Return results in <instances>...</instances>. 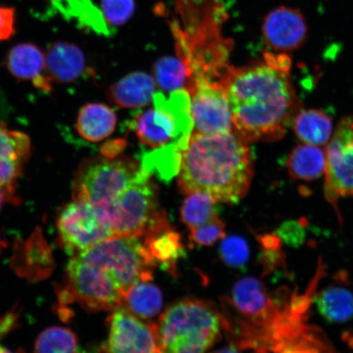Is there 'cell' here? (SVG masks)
I'll return each instance as SVG.
<instances>
[{
  "label": "cell",
  "mask_w": 353,
  "mask_h": 353,
  "mask_svg": "<svg viewBox=\"0 0 353 353\" xmlns=\"http://www.w3.org/2000/svg\"><path fill=\"white\" fill-rule=\"evenodd\" d=\"M162 352H204L219 341L223 315L208 302L184 299L168 307L159 320Z\"/></svg>",
  "instance_id": "4"
},
{
  "label": "cell",
  "mask_w": 353,
  "mask_h": 353,
  "mask_svg": "<svg viewBox=\"0 0 353 353\" xmlns=\"http://www.w3.org/2000/svg\"><path fill=\"white\" fill-rule=\"evenodd\" d=\"M216 204L217 202L206 194H188L181 210V218L189 229L201 226L218 216Z\"/></svg>",
  "instance_id": "26"
},
{
  "label": "cell",
  "mask_w": 353,
  "mask_h": 353,
  "mask_svg": "<svg viewBox=\"0 0 353 353\" xmlns=\"http://www.w3.org/2000/svg\"><path fill=\"white\" fill-rule=\"evenodd\" d=\"M325 195L331 204L353 196V117L341 119L325 151Z\"/></svg>",
  "instance_id": "11"
},
{
  "label": "cell",
  "mask_w": 353,
  "mask_h": 353,
  "mask_svg": "<svg viewBox=\"0 0 353 353\" xmlns=\"http://www.w3.org/2000/svg\"><path fill=\"white\" fill-rule=\"evenodd\" d=\"M6 61L13 77L19 81H32L39 90H52V81L46 72V54L35 44H17L8 51Z\"/></svg>",
  "instance_id": "15"
},
{
  "label": "cell",
  "mask_w": 353,
  "mask_h": 353,
  "mask_svg": "<svg viewBox=\"0 0 353 353\" xmlns=\"http://www.w3.org/2000/svg\"><path fill=\"white\" fill-rule=\"evenodd\" d=\"M225 237V224L218 216L205 224L190 229V240L197 245L210 246Z\"/></svg>",
  "instance_id": "30"
},
{
  "label": "cell",
  "mask_w": 353,
  "mask_h": 353,
  "mask_svg": "<svg viewBox=\"0 0 353 353\" xmlns=\"http://www.w3.org/2000/svg\"><path fill=\"white\" fill-rule=\"evenodd\" d=\"M290 59L268 54L263 63L228 68L220 82L230 104L234 132L250 143L276 142L300 110Z\"/></svg>",
  "instance_id": "1"
},
{
  "label": "cell",
  "mask_w": 353,
  "mask_h": 353,
  "mask_svg": "<svg viewBox=\"0 0 353 353\" xmlns=\"http://www.w3.org/2000/svg\"><path fill=\"white\" fill-rule=\"evenodd\" d=\"M78 339L72 330L64 327H50L39 335L34 343L37 352H77Z\"/></svg>",
  "instance_id": "27"
},
{
  "label": "cell",
  "mask_w": 353,
  "mask_h": 353,
  "mask_svg": "<svg viewBox=\"0 0 353 353\" xmlns=\"http://www.w3.org/2000/svg\"><path fill=\"white\" fill-rule=\"evenodd\" d=\"M142 319L158 314L162 307V294L151 281H140L130 290L123 306Z\"/></svg>",
  "instance_id": "23"
},
{
  "label": "cell",
  "mask_w": 353,
  "mask_h": 353,
  "mask_svg": "<svg viewBox=\"0 0 353 353\" xmlns=\"http://www.w3.org/2000/svg\"><path fill=\"white\" fill-rule=\"evenodd\" d=\"M100 10L105 23L122 26L131 19L134 12V0H101Z\"/></svg>",
  "instance_id": "28"
},
{
  "label": "cell",
  "mask_w": 353,
  "mask_h": 353,
  "mask_svg": "<svg viewBox=\"0 0 353 353\" xmlns=\"http://www.w3.org/2000/svg\"><path fill=\"white\" fill-rule=\"evenodd\" d=\"M282 296L269 293L266 286L254 277L236 282L227 300L238 314L236 327L228 328L236 333V350H253L285 327L290 315V299L286 301Z\"/></svg>",
  "instance_id": "3"
},
{
  "label": "cell",
  "mask_w": 353,
  "mask_h": 353,
  "mask_svg": "<svg viewBox=\"0 0 353 353\" xmlns=\"http://www.w3.org/2000/svg\"><path fill=\"white\" fill-rule=\"evenodd\" d=\"M7 201H8L6 193H4L3 190L0 188V210H1L3 203Z\"/></svg>",
  "instance_id": "34"
},
{
  "label": "cell",
  "mask_w": 353,
  "mask_h": 353,
  "mask_svg": "<svg viewBox=\"0 0 353 353\" xmlns=\"http://www.w3.org/2000/svg\"><path fill=\"white\" fill-rule=\"evenodd\" d=\"M221 256L232 267H241L248 261L250 250L246 241L239 236L224 237L220 247Z\"/></svg>",
  "instance_id": "29"
},
{
  "label": "cell",
  "mask_w": 353,
  "mask_h": 353,
  "mask_svg": "<svg viewBox=\"0 0 353 353\" xmlns=\"http://www.w3.org/2000/svg\"><path fill=\"white\" fill-rule=\"evenodd\" d=\"M153 108L137 117L134 130L140 142L153 151L182 156L194 130L191 96L188 90L153 97Z\"/></svg>",
  "instance_id": "5"
},
{
  "label": "cell",
  "mask_w": 353,
  "mask_h": 353,
  "mask_svg": "<svg viewBox=\"0 0 353 353\" xmlns=\"http://www.w3.org/2000/svg\"><path fill=\"white\" fill-rule=\"evenodd\" d=\"M32 153V142L25 132L8 129L0 121V188L11 203H16V187Z\"/></svg>",
  "instance_id": "13"
},
{
  "label": "cell",
  "mask_w": 353,
  "mask_h": 353,
  "mask_svg": "<svg viewBox=\"0 0 353 353\" xmlns=\"http://www.w3.org/2000/svg\"><path fill=\"white\" fill-rule=\"evenodd\" d=\"M265 43L273 50L290 52L301 47L307 37V25L296 8L281 6L265 17L263 22Z\"/></svg>",
  "instance_id": "14"
},
{
  "label": "cell",
  "mask_w": 353,
  "mask_h": 353,
  "mask_svg": "<svg viewBox=\"0 0 353 353\" xmlns=\"http://www.w3.org/2000/svg\"><path fill=\"white\" fill-rule=\"evenodd\" d=\"M17 314L14 312H8V314L0 316V339L10 333L17 325ZM10 352L0 343V352Z\"/></svg>",
  "instance_id": "33"
},
{
  "label": "cell",
  "mask_w": 353,
  "mask_h": 353,
  "mask_svg": "<svg viewBox=\"0 0 353 353\" xmlns=\"http://www.w3.org/2000/svg\"><path fill=\"white\" fill-rule=\"evenodd\" d=\"M317 310L331 323H343L353 317V294L342 286H330L316 295Z\"/></svg>",
  "instance_id": "22"
},
{
  "label": "cell",
  "mask_w": 353,
  "mask_h": 353,
  "mask_svg": "<svg viewBox=\"0 0 353 353\" xmlns=\"http://www.w3.org/2000/svg\"><path fill=\"white\" fill-rule=\"evenodd\" d=\"M6 247V242L2 239L1 236H0V254L2 253V251Z\"/></svg>",
  "instance_id": "35"
},
{
  "label": "cell",
  "mask_w": 353,
  "mask_h": 353,
  "mask_svg": "<svg viewBox=\"0 0 353 353\" xmlns=\"http://www.w3.org/2000/svg\"><path fill=\"white\" fill-rule=\"evenodd\" d=\"M46 60L47 74L56 83H72L85 72V54L72 43H52L48 48Z\"/></svg>",
  "instance_id": "16"
},
{
  "label": "cell",
  "mask_w": 353,
  "mask_h": 353,
  "mask_svg": "<svg viewBox=\"0 0 353 353\" xmlns=\"http://www.w3.org/2000/svg\"><path fill=\"white\" fill-rule=\"evenodd\" d=\"M156 90L153 77L145 72H134L110 85L107 98L117 108H140L151 103Z\"/></svg>",
  "instance_id": "17"
},
{
  "label": "cell",
  "mask_w": 353,
  "mask_h": 353,
  "mask_svg": "<svg viewBox=\"0 0 353 353\" xmlns=\"http://www.w3.org/2000/svg\"><path fill=\"white\" fill-rule=\"evenodd\" d=\"M291 125L303 143L319 147L328 143L334 132L332 120L321 110H299Z\"/></svg>",
  "instance_id": "21"
},
{
  "label": "cell",
  "mask_w": 353,
  "mask_h": 353,
  "mask_svg": "<svg viewBox=\"0 0 353 353\" xmlns=\"http://www.w3.org/2000/svg\"><path fill=\"white\" fill-rule=\"evenodd\" d=\"M153 78L157 85L165 92L183 90L190 76L188 65L174 57L159 59L153 66Z\"/></svg>",
  "instance_id": "24"
},
{
  "label": "cell",
  "mask_w": 353,
  "mask_h": 353,
  "mask_svg": "<svg viewBox=\"0 0 353 353\" xmlns=\"http://www.w3.org/2000/svg\"><path fill=\"white\" fill-rule=\"evenodd\" d=\"M57 228L61 245L72 256L116 236L105 210L74 199L59 211Z\"/></svg>",
  "instance_id": "8"
},
{
  "label": "cell",
  "mask_w": 353,
  "mask_h": 353,
  "mask_svg": "<svg viewBox=\"0 0 353 353\" xmlns=\"http://www.w3.org/2000/svg\"><path fill=\"white\" fill-rule=\"evenodd\" d=\"M66 278L70 293L88 311H114L125 303V295L107 273L77 255L66 267Z\"/></svg>",
  "instance_id": "9"
},
{
  "label": "cell",
  "mask_w": 353,
  "mask_h": 353,
  "mask_svg": "<svg viewBox=\"0 0 353 353\" xmlns=\"http://www.w3.org/2000/svg\"><path fill=\"white\" fill-rule=\"evenodd\" d=\"M15 30V10L0 6V42L11 39Z\"/></svg>",
  "instance_id": "32"
},
{
  "label": "cell",
  "mask_w": 353,
  "mask_h": 353,
  "mask_svg": "<svg viewBox=\"0 0 353 353\" xmlns=\"http://www.w3.org/2000/svg\"><path fill=\"white\" fill-rule=\"evenodd\" d=\"M108 317V341L101 346L105 352H162L158 325L144 321L125 307Z\"/></svg>",
  "instance_id": "12"
},
{
  "label": "cell",
  "mask_w": 353,
  "mask_h": 353,
  "mask_svg": "<svg viewBox=\"0 0 353 353\" xmlns=\"http://www.w3.org/2000/svg\"><path fill=\"white\" fill-rule=\"evenodd\" d=\"M142 165L126 157H96L83 160L74 175V200L86 201L104 210L139 174Z\"/></svg>",
  "instance_id": "7"
},
{
  "label": "cell",
  "mask_w": 353,
  "mask_h": 353,
  "mask_svg": "<svg viewBox=\"0 0 353 353\" xmlns=\"http://www.w3.org/2000/svg\"><path fill=\"white\" fill-rule=\"evenodd\" d=\"M143 245L154 263L165 265L170 270L183 254V246L178 233L171 229L169 223L145 234Z\"/></svg>",
  "instance_id": "20"
},
{
  "label": "cell",
  "mask_w": 353,
  "mask_h": 353,
  "mask_svg": "<svg viewBox=\"0 0 353 353\" xmlns=\"http://www.w3.org/2000/svg\"><path fill=\"white\" fill-rule=\"evenodd\" d=\"M188 91L191 96L193 132L204 134L234 132L230 104L220 81L201 74Z\"/></svg>",
  "instance_id": "10"
},
{
  "label": "cell",
  "mask_w": 353,
  "mask_h": 353,
  "mask_svg": "<svg viewBox=\"0 0 353 353\" xmlns=\"http://www.w3.org/2000/svg\"><path fill=\"white\" fill-rule=\"evenodd\" d=\"M117 123V114L108 105L90 103L79 110L76 128L81 138L99 143L113 134Z\"/></svg>",
  "instance_id": "18"
},
{
  "label": "cell",
  "mask_w": 353,
  "mask_h": 353,
  "mask_svg": "<svg viewBox=\"0 0 353 353\" xmlns=\"http://www.w3.org/2000/svg\"><path fill=\"white\" fill-rule=\"evenodd\" d=\"M116 236H132L140 239L167 220L160 209L158 189L151 173L142 167L116 200L105 208Z\"/></svg>",
  "instance_id": "6"
},
{
  "label": "cell",
  "mask_w": 353,
  "mask_h": 353,
  "mask_svg": "<svg viewBox=\"0 0 353 353\" xmlns=\"http://www.w3.org/2000/svg\"><path fill=\"white\" fill-rule=\"evenodd\" d=\"M286 166L293 179L312 182L325 175V152L319 145L299 144L290 153Z\"/></svg>",
  "instance_id": "19"
},
{
  "label": "cell",
  "mask_w": 353,
  "mask_h": 353,
  "mask_svg": "<svg viewBox=\"0 0 353 353\" xmlns=\"http://www.w3.org/2000/svg\"><path fill=\"white\" fill-rule=\"evenodd\" d=\"M52 6L65 19L77 20L79 23L94 30H104L105 21L101 12L92 0H50Z\"/></svg>",
  "instance_id": "25"
},
{
  "label": "cell",
  "mask_w": 353,
  "mask_h": 353,
  "mask_svg": "<svg viewBox=\"0 0 353 353\" xmlns=\"http://www.w3.org/2000/svg\"><path fill=\"white\" fill-rule=\"evenodd\" d=\"M277 236L281 238V241L292 246H299L302 244L304 236L302 224L296 221H290L281 225L277 231Z\"/></svg>",
  "instance_id": "31"
},
{
  "label": "cell",
  "mask_w": 353,
  "mask_h": 353,
  "mask_svg": "<svg viewBox=\"0 0 353 353\" xmlns=\"http://www.w3.org/2000/svg\"><path fill=\"white\" fill-rule=\"evenodd\" d=\"M179 188L201 192L217 203L235 204L248 192L254 163L248 143L235 132L204 134L192 132L181 156Z\"/></svg>",
  "instance_id": "2"
}]
</instances>
